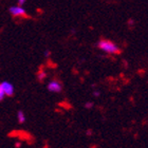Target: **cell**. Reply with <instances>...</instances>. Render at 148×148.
<instances>
[{
	"label": "cell",
	"mask_w": 148,
	"mask_h": 148,
	"mask_svg": "<svg viewBox=\"0 0 148 148\" xmlns=\"http://www.w3.org/2000/svg\"><path fill=\"white\" fill-rule=\"evenodd\" d=\"M97 47L99 50L106 52L107 54H119V53H121V49L119 48V46L109 39H101L97 42Z\"/></svg>",
	"instance_id": "6da1fadb"
},
{
	"label": "cell",
	"mask_w": 148,
	"mask_h": 148,
	"mask_svg": "<svg viewBox=\"0 0 148 148\" xmlns=\"http://www.w3.org/2000/svg\"><path fill=\"white\" fill-rule=\"evenodd\" d=\"M10 13L11 15H13L14 17H25L27 16V12H25V8L22 5H13L10 8Z\"/></svg>",
	"instance_id": "7a4b0ae2"
},
{
	"label": "cell",
	"mask_w": 148,
	"mask_h": 148,
	"mask_svg": "<svg viewBox=\"0 0 148 148\" xmlns=\"http://www.w3.org/2000/svg\"><path fill=\"white\" fill-rule=\"evenodd\" d=\"M48 90H49L50 92L58 93L62 90V85L58 80H55V79L51 80V82L48 84Z\"/></svg>",
	"instance_id": "3957f363"
},
{
	"label": "cell",
	"mask_w": 148,
	"mask_h": 148,
	"mask_svg": "<svg viewBox=\"0 0 148 148\" xmlns=\"http://www.w3.org/2000/svg\"><path fill=\"white\" fill-rule=\"evenodd\" d=\"M1 87H2L4 94L6 96H12L14 94V86L11 83H9V82H3V83H1Z\"/></svg>",
	"instance_id": "277c9868"
},
{
	"label": "cell",
	"mask_w": 148,
	"mask_h": 148,
	"mask_svg": "<svg viewBox=\"0 0 148 148\" xmlns=\"http://www.w3.org/2000/svg\"><path fill=\"white\" fill-rule=\"evenodd\" d=\"M17 116H18V122L20 124H23L25 122V113H23V111L19 110L18 112H17Z\"/></svg>",
	"instance_id": "5b68a950"
},
{
	"label": "cell",
	"mask_w": 148,
	"mask_h": 148,
	"mask_svg": "<svg viewBox=\"0 0 148 148\" xmlns=\"http://www.w3.org/2000/svg\"><path fill=\"white\" fill-rule=\"evenodd\" d=\"M46 76H47V74L45 71H39L38 73H37V78H38L39 80H43L45 78H46Z\"/></svg>",
	"instance_id": "8992f818"
},
{
	"label": "cell",
	"mask_w": 148,
	"mask_h": 148,
	"mask_svg": "<svg viewBox=\"0 0 148 148\" xmlns=\"http://www.w3.org/2000/svg\"><path fill=\"white\" fill-rule=\"evenodd\" d=\"M4 96H5V94H4V91H3L2 87H1V84H0V101H2V99H4Z\"/></svg>",
	"instance_id": "52a82bcc"
},
{
	"label": "cell",
	"mask_w": 148,
	"mask_h": 148,
	"mask_svg": "<svg viewBox=\"0 0 148 148\" xmlns=\"http://www.w3.org/2000/svg\"><path fill=\"white\" fill-rule=\"evenodd\" d=\"M85 107H86L87 109H91L93 107V103L92 102H87L86 104H85Z\"/></svg>",
	"instance_id": "ba28073f"
},
{
	"label": "cell",
	"mask_w": 148,
	"mask_h": 148,
	"mask_svg": "<svg viewBox=\"0 0 148 148\" xmlns=\"http://www.w3.org/2000/svg\"><path fill=\"white\" fill-rule=\"evenodd\" d=\"M43 54H45V56H46V57H49V56L51 55V51H50V50H46Z\"/></svg>",
	"instance_id": "9c48e42d"
},
{
	"label": "cell",
	"mask_w": 148,
	"mask_h": 148,
	"mask_svg": "<svg viewBox=\"0 0 148 148\" xmlns=\"http://www.w3.org/2000/svg\"><path fill=\"white\" fill-rule=\"evenodd\" d=\"M128 25H129L130 27L134 25V20H132V19H129V20H128Z\"/></svg>",
	"instance_id": "30bf717a"
},
{
	"label": "cell",
	"mask_w": 148,
	"mask_h": 148,
	"mask_svg": "<svg viewBox=\"0 0 148 148\" xmlns=\"http://www.w3.org/2000/svg\"><path fill=\"white\" fill-rule=\"evenodd\" d=\"M93 95H94V96H99V95H101V93H99V91H94V92H93Z\"/></svg>",
	"instance_id": "8fae6325"
},
{
	"label": "cell",
	"mask_w": 148,
	"mask_h": 148,
	"mask_svg": "<svg viewBox=\"0 0 148 148\" xmlns=\"http://www.w3.org/2000/svg\"><path fill=\"white\" fill-rule=\"evenodd\" d=\"M25 1H27V0H18V3H19V5H22V4H23V3H25Z\"/></svg>",
	"instance_id": "7c38bea8"
},
{
	"label": "cell",
	"mask_w": 148,
	"mask_h": 148,
	"mask_svg": "<svg viewBox=\"0 0 148 148\" xmlns=\"http://www.w3.org/2000/svg\"><path fill=\"white\" fill-rule=\"evenodd\" d=\"M91 133H92L91 130H88V131H87V134H88V136H91Z\"/></svg>",
	"instance_id": "4fadbf2b"
},
{
	"label": "cell",
	"mask_w": 148,
	"mask_h": 148,
	"mask_svg": "<svg viewBox=\"0 0 148 148\" xmlns=\"http://www.w3.org/2000/svg\"><path fill=\"white\" fill-rule=\"evenodd\" d=\"M16 148H18V147H20V143H16Z\"/></svg>",
	"instance_id": "5bb4252c"
}]
</instances>
